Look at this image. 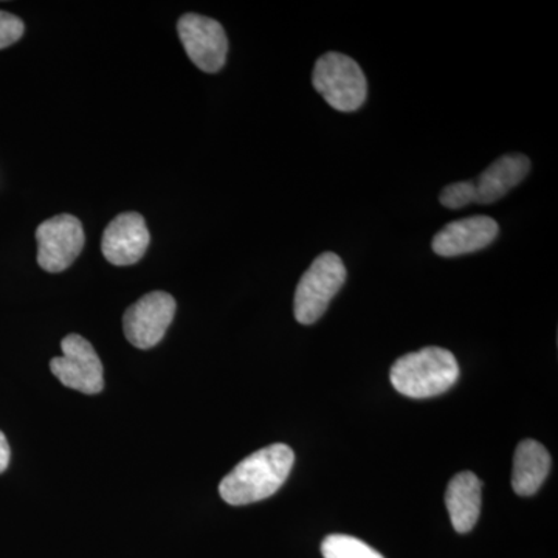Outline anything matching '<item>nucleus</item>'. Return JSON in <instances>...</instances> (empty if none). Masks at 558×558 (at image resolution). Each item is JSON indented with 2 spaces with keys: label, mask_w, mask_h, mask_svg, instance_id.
Listing matches in <instances>:
<instances>
[{
  "label": "nucleus",
  "mask_w": 558,
  "mask_h": 558,
  "mask_svg": "<svg viewBox=\"0 0 558 558\" xmlns=\"http://www.w3.org/2000/svg\"><path fill=\"white\" fill-rule=\"evenodd\" d=\"M24 32L25 25L20 17L0 10V50L16 44Z\"/></svg>",
  "instance_id": "obj_16"
},
{
  "label": "nucleus",
  "mask_w": 558,
  "mask_h": 558,
  "mask_svg": "<svg viewBox=\"0 0 558 558\" xmlns=\"http://www.w3.org/2000/svg\"><path fill=\"white\" fill-rule=\"evenodd\" d=\"M440 204L449 209H461L475 202V183L468 182L451 183L439 194Z\"/></svg>",
  "instance_id": "obj_15"
},
{
  "label": "nucleus",
  "mask_w": 558,
  "mask_h": 558,
  "mask_svg": "<svg viewBox=\"0 0 558 558\" xmlns=\"http://www.w3.org/2000/svg\"><path fill=\"white\" fill-rule=\"evenodd\" d=\"M40 269L60 274L69 269L83 252V223L72 215H58L40 223L36 230Z\"/></svg>",
  "instance_id": "obj_6"
},
{
  "label": "nucleus",
  "mask_w": 558,
  "mask_h": 558,
  "mask_svg": "<svg viewBox=\"0 0 558 558\" xmlns=\"http://www.w3.org/2000/svg\"><path fill=\"white\" fill-rule=\"evenodd\" d=\"M178 32L183 49L202 72L216 73L226 65L229 39L218 21L201 14H183Z\"/></svg>",
  "instance_id": "obj_7"
},
{
  "label": "nucleus",
  "mask_w": 558,
  "mask_h": 558,
  "mask_svg": "<svg viewBox=\"0 0 558 558\" xmlns=\"http://www.w3.org/2000/svg\"><path fill=\"white\" fill-rule=\"evenodd\" d=\"M550 470L549 451L534 439H526L517 447L513 457L512 488L520 497L537 494L548 478Z\"/></svg>",
  "instance_id": "obj_13"
},
{
  "label": "nucleus",
  "mask_w": 558,
  "mask_h": 558,
  "mask_svg": "<svg viewBox=\"0 0 558 558\" xmlns=\"http://www.w3.org/2000/svg\"><path fill=\"white\" fill-rule=\"evenodd\" d=\"M483 483L475 473L462 472L451 478L446 492L450 521L459 534H468L478 523Z\"/></svg>",
  "instance_id": "obj_12"
},
{
  "label": "nucleus",
  "mask_w": 558,
  "mask_h": 558,
  "mask_svg": "<svg viewBox=\"0 0 558 558\" xmlns=\"http://www.w3.org/2000/svg\"><path fill=\"white\" fill-rule=\"evenodd\" d=\"M150 234L145 218L138 213H123L106 227L101 250L113 266H132L145 256Z\"/></svg>",
  "instance_id": "obj_9"
},
{
  "label": "nucleus",
  "mask_w": 558,
  "mask_h": 558,
  "mask_svg": "<svg viewBox=\"0 0 558 558\" xmlns=\"http://www.w3.org/2000/svg\"><path fill=\"white\" fill-rule=\"evenodd\" d=\"M347 281V267L339 255L322 253L296 286L293 314L301 325H314Z\"/></svg>",
  "instance_id": "obj_4"
},
{
  "label": "nucleus",
  "mask_w": 558,
  "mask_h": 558,
  "mask_svg": "<svg viewBox=\"0 0 558 558\" xmlns=\"http://www.w3.org/2000/svg\"><path fill=\"white\" fill-rule=\"evenodd\" d=\"M62 357L50 362V369L64 387L83 395H98L105 388V371L94 347L78 336L70 333L61 343Z\"/></svg>",
  "instance_id": "obj_5"
},
{
  "label": "nucleus",
  "mask_w": 558,
  "mask_h": 558,
  "mask_svg": "<svg viewBox=\"0 0 558 558\" xmlns=\"http://www.w3.org/2000/svg\"><path fill=\"white\" fill-rule=\"evenodd\" d=\"M531 171V160L523 154H508L499 157L475 183V204L490 205L498 202L523 182Z\"/></svg>",
  "instance_id": "obj_11"
},
{
  "label": "nucleus",
  "mask_w": 558,
  "mask_h": 558,
  "mask_svg": "<svg viewBox=\"0 0 558 558\" xmlns=\"http://www.w3.org/2000/svg\"><path fill=\"white\" fill-rule=\"evenodd\" d=\"M459 365L447 349L429 347L400 357L389 371L392 387L411 399L442 395L457 384Z\"/></svg>",
  "instance_id": "obj_2"
},
{
  "label": "nucleus",
  "mask_w": 558,
  "mask_h": 558,
  "mask_svg": "<svg viewBox=\"0 0 558 558\" xmlns=\"http://www.w3.org/2000/svg\"><path fill=\"white\" fill-rule=\"evenodd\" d=\"M295 464V453L286 444H274L250 454L219 484V494L230 506H245L277 494Z\"/></svg>",
  "instance_id": "obj_1"
},
{
  "label": "nucleus",
  "mask_w": 558,
  "mask_h": 558,
  "mask_svg": "<svg viewBox=\"0 0 558 558\" xmlns=\"http://www.w3.org/2000/svg\"><path fill=\"white\" fill-rule=\"evenodd\" d=\"M322 554L325 558H384L362 539L341 534L326 537L322 543Z\"/></svg>",
  "instance_id": "obj_14"
},
{
  "label": "nucleus",
  "mask_w": 558,
  "mask_h": 558,
  "mask_svg": "<svg viewBox=\"0 0 558 558\" xmlns=\"http://www.w3.org/2000/svg\"><path fill=\"white\" fill-rule=\"evenodd\" d=\"M312 84L330 108L340 112H354L368 97V81L359 62L337 51L318 58Z\"/></svg>",
  "instance_id": "obj_3"
},
{
  "label": "nucleus",
  "mask_w": 558,
  "mask_h": 558,
  "mask_svg": "<svg viewBox=\"0 0 558 558\" xmlns=\"http://www.w3.org/2000/svg\"><path fill=\"white\" fill-rule=\"evenodd\" d=\"M10 454L9 440H7L5 435L0 432V473L5 472L7 468H9Z\"/></svg>",
  "instance_id": "obj_17"
},
{
  "label": "nucleus",
  "mask_w": 558,
  "mask_h": 558,
  "mask_svg": "<svg viewBox=\"0 0 558 558\" xmlns=\"http://www.w3.org/2000/svg\"><path fill=\"white\" fill-rule=\"evenodd\" d=\"M499 233L497 220L488 216H470L454 220L438 231L432 242L433 252L444 258L469 255L488 247Z\"/></svg>",
  "instance_id": "obj_10"
},
{
  "label": "nucleus",
  "mask_w": 558,
  "mask_h": 558,
  "mask_svg": "<svg viewBox=\"0 0 558 558\" xmlns=\"http://www.w3.org/2000/svg\"><path fill=\"white\" fill-rule=\"evenodd\" d=\"M175 315V300L167 292H150L124 312V336L132 347L149 349L159 344Z\"/></svg>",
  "instance_id": "obj_8"
}]
</instances>
